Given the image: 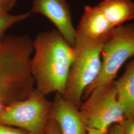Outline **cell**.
<instances>
[{
    "label": "cell",
    "instance_id": "1",
    "mask_svg": "<svg viewBox=\"0 0 134 134\" xmlns=\"http://www.w3.org/2000/svg\"><path fill=\"white\" fill-rule=\"evenodd\" d=\"M31 70L35 88L45 96H63L74 51L57 29L39 32L33 40Z\"/></svg>",
    "mask_w": 134,
    "mask_h": 134
},
{
    "label": "cell",
    "instance_id": "2",
    "mask_svg": "<svg viewBox=\"0 0 134 134\" xmlns=\"http://www.w3.org/2000/svg\"><path fill=\"white\" fill-rule=\"evenodd\" d=\"M33 40L27 35H9L0 41V103L10 105L35 88L31 70Z\"/></svg>",
    "mask_w": 134,
    "mask_h": 134
},
{
    "label": "cell",
    "instance_id": "3",
    "mask_svg": "<svg viewBox=\"0 0 134 134\" xmlns=\"http://www.w3.org/2000/svg\"><path fill=\"white\" fill-rule=\"evenodd\" d=\"M107 40H94L76 35L74 60L63 96L78 109L84 92L100 72L102 51Z\"/></svg>",
    "mask_w": 134,
    "mask_h": 134
},
{
    "label": "cell",
    "instance_id": "4",
    "mask_svg": "<svg viewBox=\"0 0 134 134\" xmlns=\"http://www.w3.org/2000/svg\"><path fill=\"white\" fill-rule=\"evenodd\" d=\"M87 128L106 131L114 124H124L126 118L114 81L97 86L79 108Z\"/></svg>",
    "mask_w": 134,
    "mask_h": 134
},
{
    "label": "cell",
    "instance_id": "5",
    "mask_svg": "<svg viewBox=\"0 0 134 134\" xmlns=\"http://www.w3.org/2000/svg\"><path fill=\"white\" fill-rule=\"evenodd\" d=\"M134 57V24H123L116 27L102 49L100 72L84 92L82 100L96 87L114 81L123 65Z\"/></svg>",
    "mask_w": 134,
    "mask_h": 134
},
{
    "label": "cell",
    "instance_id": "6",
    "mask_svg": "<svg viewBox=\"0 0 134 134\" xmlns=\"http://www.w3.org/2000/svg\"><path fill=\"white\" fill-rule=\"evenodd\" d=\"M51 105L46 96L35 88L25 99L5 106L0 112V123L32 134H45Z\"/></svg>",
    "mask_w": 134,
    "mask_h": 134
},
{
    "label": "cell",
    "instance_id": "7",
    "mask_svg": "<svg viewBox=\"0 0 134 134\" xmlns=\"http://www.w3.org/2000/svg\"><path fill=\"white\" fill-rule=\"evenodd\" d=\"M29 12L42 14L50 20L57 30L73 47L76 38V29L72 21L70 5L66 0H33Z\"/></svg>",
    "mask_w": 134,
    "mask_h": 134
},
{
    "label": "cell",
    "instance_id": "8",
    "mask_svg": "<svg viewBox=\"0 0 134 134\" xmlns=\"http://www.w3.org/2000/svg\"><path fill=\"white\" fill-rule=\"evenodd\" d=\"M51 117L57 123L61 134H87V128L79 109L62 95L55 94Z\"/></svg>",
    "mask_w": 134,
    "mask_h": 134
},
{
    "label": "cell",
    "instance_id": "9",
    "mask_svg": "<svg viewBox=\"0 0 134 134\" xmlns=\"http://www.w3.org/2000/svg\"><path fill=\"white\" fill-rule=\"evenodd\" d=\"M115 28L97 5H87L76 29V35L94 40H107Z\"/></svg>",
    "mask_w": 134,
    "mask_h": 134
},
{
    "label": "cell",
    "instance_id": "10",
    "mask_svg": "<svg viewBox=\"0 0 134 134\" xmlns=\"http://www.w3.org/2000/svg\"><path fill=\"white\" fill-rule=\"evenodd\" d=\"M120 104L126 120L134 118V57L123 75L114 81Z\"/></svg>",
    "mask_w": 134,
    "mask_h": 134
},
{
    "label": "cell",
    "instance_id": "11",
    "mask_svg": "<svg viewBox=\"0 0 134 134\" xmlns=\"http://www.w3.org/2000/svg\"><path fill=\"white\" fill-rule=\"evenodd\" d=\"M97 5L115 27L134 19V3L132 0H102Z\"/></svg>",
    "mask_w": 134,
    "mask_h": 134
},
{
    "label": "cell",
    "instance_id": "12",
    "mask_svg": "<svg viewBox=\"0 0 134 134\" xmlns=\"http://www.w3.org/2000/svg\"><path fill=\"white\" fill-rule=\"evenodd\" d=\"M31 15L29 12L19 14H0V41L5 36V31L11 26L28 19Z\"/></svg>",
    "mask_w": 134,
    "mask_h": 134
},
{
    "label": "cell",
    "instance_id": "13",
    "mask_svg": "<svg viewBox=\"0 0 134 134\" xmlns=\"http://www.w3.org/2000/svg\"><path fill=\"white\" fill-rule=\"evenodd\" d=\"M0 134H32L18 128L0 123Z\"/></svg>",
    "mask_w": 134,
    "mask_h": 134
},
{
    "label": "cell",
    "instance_id": "14",
    "mask_svg": "<svg viewBox=\"0 0 134 134\" xmlns=\"http://www.w3.org/2000/svg\"><path fill=\"white\" fill-rule=\"evenodd\" d=\"M18 0H0V14H9L16 4Z\"/></svg>",
    "mask_w": 134,
    "mask_h": 134
},
{
    "label": "cell",
    "instance_id": "15",
    "mask_svg": "<svg viewBox=\"0 0 134 134\" xmlns=\"http://www.w3.org/2000/svg\"><path fill=\"white\" fill-rule=\"evenodd\" d=\"M45 134H61L57 123L51 116L46 127Z\"/></svg>",
    "mask_w": 134,
    "mask_h": 134
},
{
    "label": "cell",
    "instance_id": "16",
    "mask_svg": "<svg viewBox=\"0 0 134 134\" xmlns=\"http://www.w3.org/2000/svg\"><path fill=\"white\" fill-rule=\"evenodd\" d=\"M108 134H125L124 125L114 124L108 129Z\"/></svg>",
    "mask_w": 134,
    "mask_h": 134
},
{
    "label": "cell",
    "instance_id": "17",
    "mask_svg": "<svg viewBox=\"0 0 134 134\" xmlns=\"http://www.w3.org/2000/svg\"><path fill=\"white\" fill-rule=\"evenodd\" d=\"M124 126L125 134H134V118L126 120Z\"/></svg>",
    "mask_w": 134,
    "mask_h": 134
},
{
    "label": "cell",
    "instance_id": "18",
    "mask_svg": "<svg viewBox=\"0 0 134 134\" xmlns=\"http://www.w3.org/2000/svg\"><path fill=\"white\" fill-rule=\"evenodd\" d=\"M108 130L106 131H100L98 130L87 128V134H108Z\"/></svg>",
    "mask_w": 134,
    "mask_h": 134
},
{
    "label": "cell",
    "instance_id": "19",
    "mask_svg": "<svg viewBox=\"0 0 134 134\" xmlns=\"http://www.w3.org/2000/svg\"><path fill=\"white\" fill-rule=\"evenodd\" d=\"M4 107H5V106L3 105V104H2L0 103V112H1V111L2 110Z\"/></svg>",
    "mask_w": 134,
    "mask_h": 134
}]
</instances>
